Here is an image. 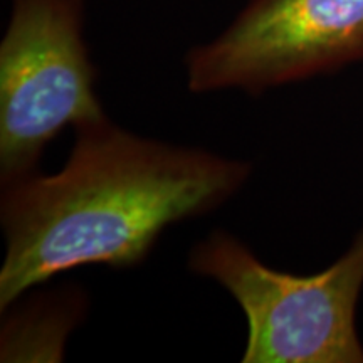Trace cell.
<instances>
[{"label":"cell","mask_w":363,"mask_h":363,"mask_svg":"<svg viewBox=\"0 0 363 363\" xmlns=\"http://www.w3.org/2000/svg\"><path fill=\"white\" fill-rule=\"evenodd\" d=\"M81 0H13L0 44V180L34 174L66 126L103 120Z\"/></svg>","instance_id":"3"},{"label":"cell","mask_w":363,"mask_h":363,"mask_svg":"<svg viewBox=\"0 0 363 363\" xmlns=\"http://www.w3.org/2000/svg\"><path fill=\"white\" fill-rule=\"evenodd\" d=\"M363 61V0H251L187 56L189 89L252 94Z\"/></svg>","instance_id":"4"},{"label":"cell","mask_w":363,"mask_h":363,"mask_svg":"<svg viewBox=\"0 0 363 363\" xmlns=\"http://www.w3.org/2000/svg\"><path fill=\"white\" fill-rule=\"evenodd\" d=\"M189 266L224 286L242 308L244 363H363L357 331L363 229L338 261L311 276L271 269L224 230L197 244Z\"/></svg>","instance_id":"2"},{"label":"cell","mask_w":363,"mask_h":363,"mask_svg":"<svg viewBox=\"0 0 363 363\" xmlns=\"http://www.w3.org/2000/svg\"><path fill=\"white\" fill-rule=\"evenodd\" d=\"M251 165L140 138L108 118L76 128L65 169L2 185L0 308L81 266L140 264L167 227L217 208Z\"/></svg>","instance_id":"1"}]
</instances>
